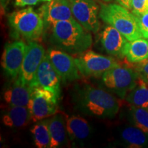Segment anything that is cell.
Here are the masks:
<instances>
[{
    "mask_svg": "<svg viewBox=\"0 0 148 148\" xmlns=\"http://www.w3.org/2000/svg\"><path fill=\"white\" fill-rule=\"evenodd\" d=\"M136 17L142 36L143 38H148V11L142 15L136 16Z\"/></svg>",
    "mask_w": 148,
    "mask_h": 148,
    "instance_id": "25",
    "label": "cell"
},
{
    "mask_svg": "<svg viewBox=\"0 0 148 148\" xmlns=\"http://www.w3.org/2000/svg\"><path fill=\"white\" fill-rule=\"evenodd\" d=\"M51 26L53 45L70 55L82 54L92 45V36L89 31L74 18L55 22Z\"/></svg>",
    "mask_w": 148,
    "mask_h": 148,
    "instance_id": "2",
    "label": "cell"
},
{
    "mask_svg": "<svg viewBox=\"0 0 148 148\" xmlns=\"http://www.w3.org/2000/svg\"><path fill=\"white\" fill-rule=\"evenodd\" d=\"M99 15L103 21L119 31L128 41L143 37L136 16L120 4L102 3Z\"/></svg>",
    "mask_w": 148,
    "mask_h": 148,
    "instance_id": "3",
    "label": "cell"
},
{
    "mask_svg": "<svg viewBox=\"0 0 148 148\" xmlns=\"http://www.w3.org/2000/svg\"><path fill=\"white\" fill-rule=\"evenodd\" d=\"M123 57L130 63H139L148 58V40L145 38L127 42L125 45Z\"/></svg>",
    "mask_w": 148,
    "mask_h": 148,
    "instance_id": "19",
    "label": "cell"
},
{
    "mask_svg": "<svg viewBox=\"0 0 148 148\" xmlns=\"http://www.w3.org/2000/svg\"><path fill=\"white\" fill-rule=\"evenodd\" d=\"M58 97L49 90L34 88L27 106L32 121L36 122L55 114L58 108Z\"/></svg>",
    "mask_w": 148,
    "mask_h": 148,
    "instance_id": "6",
    "label": "cell"
},
{
    "mask_svg": "<svg viewBox=\"0 0 148 148\" xmlns=\"http://www.w3.org/2000/svg\"><path fill=\"white\" fill-rule=\"evenodd\" d=\"M132 0H116L120 5L127 9H131L132 8Z\"/></svg>",
    "mask_w": 148,
    "mask_h": 148,
    "instance_id": "28",
    "label": "cell"
},
{
    "mask_svg": "<svg viewBox=\"0 0 148 148\" xmlns=\"http://www.w3.org/2000/svg\"><path fill=\"white\" fill-rule=\"evenodd\" d=\"M47 119L51 136L50 148H56L64 145L66 141V120L61 114H55Z\"/></svg>",
    "mask_w": 148,
    "mask_h": 148,
    "instance_id": "16",
    "label": "cell"
},
{
    "mask_svg": "<svg viewBox=\"0 0 148 148\" xmlns=\"http://www.w3.org/2000/svg\"><path fill=\"white\" fill-rule=\"evenodd\" d=\"M8 18L10 27L29 41L38 39L43 32L45 23L41 15L30 7L14 11Z\"/></svg>",
    "mask_w": 148,
    "mask_h": 148,
    "instance_id": "4",
    "label": "cell"
},
{
    "mask_svg": "<svg viewBox=\"0 0 148 148\" xmlns=\"http://www.w3.org/2000/svg\"><path fill=\"white\" fill-rule=\"evenodd\" d=\"M47 54L62 82H71L80 78L75 60L69 53L59 49H50Z\"/></svg>",
    "mask_w": 148,
    "mask_h": 148,
    "instance_id": "10",
    "label": "cell"
},
{
    "mask_svg": "<svg viewBox=\"0 0 148 148\" xmlns=\"http://www.w3.org/2000/svg\"><path fill=\"white\" fill-rule=\"evenodd\" d=\"M140 77L148 82V58L139 62L135 69Z\"/></svg>",
    "mask_w": 148,
    "mask_h": 148,
    "instance_id": "26",
    "label": "cell"
},
{
    "mask_svg": "<svg viewBox=\"0 0 148 148\" xmlns=\"http://www.w3.org/2000/svg\"><path fill=\"white\" fill-rule=\"evenodd\" d=\"M74 60L79 71L86 77L101 76L108 70L120 66L115 59L88 49Z\"/></svg>",
    "mask_w": 148,
    "mask_h": 148,
    "instance_id": "7",
    "label": "cell"
},
{
    "mask_svg": "<svg viewBox=\"0 0 148 148\" xmlns=\"http://www.w3.org/2000/svg\"><path fill=\"white\" fill-rule=\"evenodd\" d=\"M131 9L134 15H142L148 11V0H132Z\"/></svg>",
    "mask_w": 148,
    "mask_h": 148,
    "instance_id": "24",
    "label": "cell"
},
{
    "mask_svg": "<svg viewBox=\"0 0 148 148\" xmlns=\"http://www.w3.org/2000/svg\"><path fill=\"white\" fill-rule=\"evenodd\" d=\"M45 55V49L41 45L34 41H29L27 43L21 71L18 77L22 83L32 84L38 66Z\"/></svg>",
    "mask_w": 148,
    "mask_h": 148,
    "instance_id": "9",
    "label": "cell"
},
{
    "mask_svg": "<svg viewBox=\"0 0 148 148\" xmlns=\"http://www.w3.org/2000/svg\"><path fill=\"white\" fill-rule=\"evenodd\" d=\"M31 119L27 106H10L2 116V122L10 127H21L26 125Z\"/></svg>",
    "mask_w": 148,
    "mask_h": 148,
    "instance_id": "18",
    "label": "cell"
},
{
    "mask_svg": "<svg viewBox=\"0 0 148 148\" xmlns=\"http://www.w3.org/2000/svg\"><path fill=\"white\" fill-rule=\"evenodd\" d=\"M103 1H110V0H103Z\"/></svg>",
    "mask_w": 148,
    "mask_h": 148,
    "instance_id": "30",
    "label": "cell"
},
{
    "mask_svg": "<svg viewBox=\"0 0 148 148\" xmlns=\"http://www.w3.org/2000/svg\"><path fill=\"white\" fill-rule=\"evenodd\" d=\"M120 137L130 147H148V134L136 126L123 127L120 132Z\"/></svg>",
    "mask_w": 148,
    "mask_h": 148,
    "instance_id": "20",
    "label": "cell"
},
{
    "mask_svg": "<svg viewBox=\"0 0 148 148\" xmlns=\"http://www.w3.org/2000/svg\"><path fill=\"white\" fill-rule=\"evenodd\" d=\"M147 109H148V106H147Z\"/></svg>",
    "mask_w": 148,
    "mask_h": 148,
    "instance_id": "32",
    "label": "cell"
},
{
    "mask_svg": "<svg viewBox=\"0 0 148 148\" xmlns=\"http://www.w3.org/2000/svg\"><path fill=\"white\" fill-rule=\"evenodd\" d=\"M125 99L131 106L147 108L148 82L138 77L135 86L127 93Z\"/></svg>",
    "mask_w": 148,
    "mask_h": 148,
    "instance_id": "21",
    "label": "cell"
},
{
    "mask_svg": "<svg viewBox=\"0 0 148 148\" xmlns=\"http://www.w3.org/2000/svg\"><path fill=\"white\" fill-rule=\"evenodd\" d=\"M38 2V0H15L16 6L23 7L25 5H36Z\"/></svg>",
    "mask_w": 148,
    "mask_h": 148,
    "instance_id": "27",
    "label": "cell"
},
{
    "mask_svg": "<svg viewBox=\"0 0 148 148\" xmlns=\"http://www.w3.org/2000/svg\"><path fill=\"white\" fill-rule=\"evenodd\" d=\"M138 77L139 75L135 69L119 66L105 72L102 75V81L107 88L124 99L135 86Z\"/></svg>",
    "mask_w": 148,
    "mask_h": 148,
    "instance_id": "5",
    "label": "cell"
},
{
    "mask_svg": "<svg viewBox=\"0 0 148 148\" xmlns=\"http://www.w3.org/2000/svg\"><path fill=\"white\" fill-rule=\"evenodd\" d=\"M40 15L45 25L73 19L69 0H50L40 8Z\"/></svg>",
    "mask_w": 148,
    "mask_h": 148,
    "instance_id": "13",
    "label": "cell"
},
{
    "mask_svg": "<svg viewBox=\"0 0 148 148\" xmlns=\"http://www.w3.org/2000/svg\"><path fill=\"white\" fill-rule=\"evenodd\" d=\"M71 11L77 20L86 30L97 33L100 27L99 7L94 0H69Z\"/></svg>",
    "mask_w": 148,
    "mask_h": 148,
    "instance_id": "8",
    "label": "cell"
},
{
    "mask_svg": "<svg viewBox=\"0 0 148 148\" xmlns=\"http://www.w3.org/2000/svg\"><path fill=\"white\" fill-rule=\"evenodd\" d=\"M127 40L119 31L110 25L105 27L100 34V43L103 50L109 55L119 58L123 57Z\"/></svg>",
    "mask_w": 148,
    "mask_h": 148,
    "instance_id": "14",
    "label": "cell"
},
{
    "mask_svg": "<svg viewBox=\"0 0 148 148\" xmlns=\"http://www.w3.org/2000/svg\"><path fill=\"white\" fill-rule=\"evenodd\" d=\"M42 1H50V0H42Z\"/></svg>",
    "mask_w": 148,
    "mask_h": 148,
    "instance_id": "31",
    "label": "cell"
},
{
    "mask_svg": "<svg viewBox=\"0 0 148 148\" xmlns=\"http://www.w3.org/2000/svg\"><path fill=\"white\" fill-rule=\"evenodd\" d=\"M73 97L75 106L88 115L113 118L120 108L119 100L110 92L88 85L75 89Z\"/></svg>",
    "mask_w": 148,
    "mask_h": 148,
    "instance_id": "1",
    "label": "cell"
},
{
    "mask_svg": "<svg viewBox=\"0 0 148 148\" xmlns=\"http://www.w3.org/2000/svg\"><path fill=\"white\" fill-rule=\"evenodd\" d=\"M66 132L71 140H82L89 136L91 128L84 118L73 115L66 120Z\"/></svg>",
    "mask_w": 148,
    "mask_h": 148,
    "instance_id": "17",
    "label": "cell"
},
{
    "mask_svg": "<svg viewBox=\"0 0 148 148\" xmlns=\"http://www.w3.org/2000/svg\"><path fill=\"white\" fill-rule=\"evenodd\" d=\"M61 78L51 64L48 54L45 55L37 70L34 79L32 83L33 87H40L54 92L60 96Z\"/></svg>",
    "mask_w": 148,
    "mask_h": 148,
    "instance_id": "12",
    "label": "cell"
},
{
    "mask_svg": "<svg viewBox=\"0 0 148 148\" xmlns=\"http://www.w3.org/2000/svg\"><path fill=\"white\" fill-rule=\"evenodd\" d=\"M25 49L26 44L23 41H14L5 45L1 56V64L8 76L16 78L19 75Z\"/></svg>",
    "mask_w": 148,
    "mask_h": 148,
    "instance_id": "11",
    "label": "cell"
},
{
    "mask_svg": "<svg viewBox=\"0 0 148 148\" xmlns=\"http://www.w3.org/2000/svg\"><path fill=\"white\" fill-rule=\"evenodd\" d=\"M130 115L134 126L148 134V109L131 106Z\"/></svg>",
    "mask_w": 148,
    "mask_h": 148,
    "instance_id": "23",
    "label": "cell"
},
{
    "mask_svg": "<svg viewBox=\"0 0 148 148\" xmlns=\"http://www.w3.org/2000/svg\"><path fill=\"white\" fill-rule=\"evenodd\" d=\"M30 132L36 147L38 148L50 147L51 136L47 119L36 121V124L31 128Z\"/></svg>",
    "mask_w": 148,
    "mask_h": 148,
    "instance_id": "22",
    "label": "cell"
},
{
    "mask_svg": "<svg viewBox=\"0 0 148 148\" xmlns=\"http://www.w3.org/2000/svg\"><path fill=\"white\" fill-rule=\"evenodd\" d=\"M34 88L16 79L3 92V99L10 106H27Z\"/></svg>",
    "mask_w": 148,
    "mask_h": 148,
    "instance_id": "15",
    "label": "cell"
},
{
    "mask_svg": "<svg viewBox=\"0 0 148 148\" xmlns=\"http://www.w3.org/2000/svg\"><path fill=\"white\" fill-rule=\"evenodd\" d=\"M0 1H1V8L4 9L5 7H6V5H7V4H8V1H10V0H0Z\"/></svg>",
    "mask_w": 148,
    "mask_h": 148,
    "instance_id": "29",
    "label": "cell"
}]
</instances>
